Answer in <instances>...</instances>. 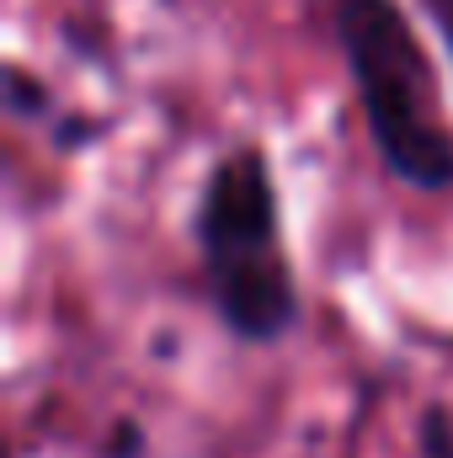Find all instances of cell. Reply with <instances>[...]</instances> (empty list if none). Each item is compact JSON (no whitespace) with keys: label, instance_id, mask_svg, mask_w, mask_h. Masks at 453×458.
Masks as SVG:
<instances>
[{"label":"cell","instance_id":"6da1fadb","mask_svg":"<svg viewBox=\"0 0 453 458\" xmlns=\"http://www.w3.org/2000/svg\"><path fill=\"white\" fill-rule=\"evenodd\" d=\"M192 234H198V256H203L219 320L240 342H283L299 320V283L283 256L272 160L256 144L229 149L203 176Z\"/></svg>","mask_w":453,"mask_h":458},{"label":"cell","instance_id":"7a4b0ae2","mask_svg":"<svg viewBox=\"0 0 453 458\" xmlns=\"http://www.w3.org/2000/svg\"><path fill=\"white\" fill-rule=\"evenodd\" d=\"M331 27L389 176L416 192H453V128L438 70L400 0H331Z\"/></svg>","mask_w":453,"mask_h":458},{"label":"cell","instance_id":"3957f363","mask_svg":"<svg viewBox=\"0 0 453 458\" xmlns=\"http://www.w3.org/2000/svg\"><path fill=\"white\" fill-rule=\"evenodd\" d=\"M5 113L21 117V123H38V117L54 113V91H48L38 75H27L21 64H11V70H5Z\"/></svg>","mask_w":453,"mask_h":458},{"label":"cell","instance_id":"277c9868","mask_svg":"<svg viewBox=\"0 0 453 458\" xmlns=\"http://www.w3.org/2000/svg\"><path fill=\"white\" fill-rule=\"evenodd\" d=\"M422 458H453V421L443 405L422 416Z\"/></svg>","mask_w":453,"mask_h":458},{"label":"cell","instance_id":"5b68a950","mask_svg":"<svg viewBox=\"0 0 453 458\" xmlns=\"http://www.w3.org/2000/svg\"><path fill=\"white\" fill-rule=\"evenodd\" d=\"M102 454H107V458H139V454H144V427H139V421H117Z\"/></svg>","mask_w":453,"mask_h":458},{"label":"cell","instance_id":"8992f818","mask_svg":"<svg viewBox=\"0 0 453 458\" xmlns=\"http://www.w3.org/2000/svg\"><path fill=\"white\" fill-rule=\"evenodd\" d=\"M422 11H427V21L438 27V38H443V48H449L453 59V0H416Z\"/></svg>","mask_w":453,"mask_h":458},{"label":"cell","instance_id":"52a82bcc","mask_svg":"<svg viewBox=\"0 0 453 458\" xmlns=\"http://www.w3.org/2000/svg\"><path fill=\"white\" fill-rule=\"evenodd\" d=\"M54 139H59V149H75L81 139H97V128H91L86 117H64V123L54 128Z\"/></svg>","mask_w":453,"mask_h":458}]
</instances>
